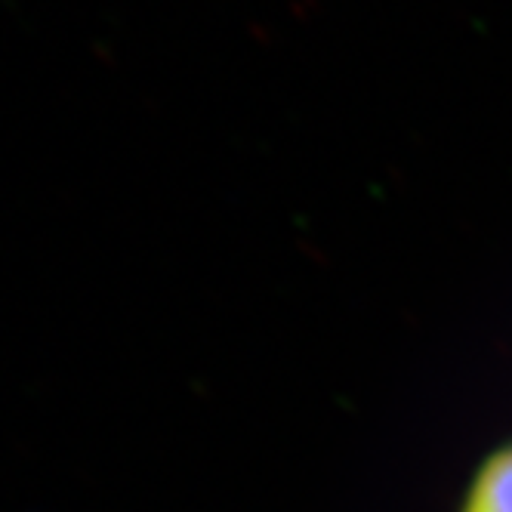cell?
<instances>
[{
	"label": "cell",
	"instance_id": "obj_1",
	"mask_svg": "<svg viewBox=\"0 0 512 512\" xmlns=\"http://www.w3.org/2000/svg\"><path fill=\"white\" fill-rule=\"evenodd\" d=\"M457 512H512V442L479 463Z\"/></svg>",
	"mask_w": 512,
	"mask_h": 512
}]
</instances>
